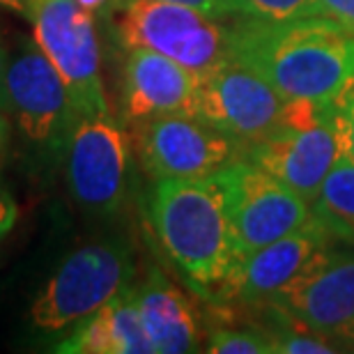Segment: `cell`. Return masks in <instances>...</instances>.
<instances>
[{
  "label": "cell",
  "instance_id": "cell-1",
  "mask_svg": "<svg viewBox=\"0 0 354 354\" xmlns=\"http://www.w3.org/2000/svg\"><path fill=\"white\" fill-rule=\"evenodd\" d=\"M230 58L263 76L286 102L329 106L354 81V32L324 14L232 17Z\"/></svg>",
  "mask_w": 354,
  "mask_h": 354
},
{
  "label": "cell",
  "instance_id": "cell-2",
  "mask_svg": "<svg viewBox=\"0 0 354 354\" xmlns=\"http://www.w3.org/2000/svg\"><path fill=\"white\" fill-rule=\"evenodd\" d=\"M145 205L154 235L182 281L203 301H218L237 256L216 182L152 180Z\"/></svg>",
  "mask_w": 354,
  "mask_h": 354
},
{
  "label": "cell",
  "instance_id": "cell-3",
  "mask_svg": "<svg viewBox=\"0 0 354 354\" xmlns=\"http://www.w3.org/2000/svg\"><path fill=\"white\" fill-rule=\"evenodd\" d=\"M106 17L124 48H152L196 74L230 60V19L166 0H113Z\"/></svg>",
  "mask_w": 354,
  "mask_h": 354
},
{
  "label": "cell",
  "instance_id": "cell-4",
  "mask_svg": "<svg viewBox=\"0 0 354 354\" xmlns=\"http://www.w3.org/2000/svg\"><path fill=\"white\" fill-rule=\"evenodd\" d=\"M133 253L124 239H102L79 246L58 265L30 306L39 334L76 327L113 297L131 286Z\"/></svg>",
  "mask_w": 354,
  "mask_h": 354
},
{
  "label": "cell",
  "instance_id": "cell-5",
  "mask_svg": "<svg viewBox=\"0 0 354 354\" xmlns=\"http://www.w3.org/2000/svg\"><path fill=\"white\" fill-rule=\"evenodd\" d=\"M5 111L39 159H65L79 113L65 81L35 39H21L5 76Z\"/></svg>",
  "mask_w": 354,
  "mask_h": 354
},
{
  "label": "cell",
  "instance_id": "cell-6",
  "mask_svg": "<svg viewBox=\"0 0 354 354\" xmlns=\"http://www.w3.org/2000/svg\"><path fill=\"white\" fill-rule=\"evenodd\" d=\"M212 180L223 196L237 265L310 218V203L244 157L223 166Z\"/></svg>",
  "mask_w": 354,
  "mask_h": 354
},
{
  "label": "cell",
  "instance_id": "cell-7",
  "mask_svg": "<svg viewBox=\"0 0 354 354\" xmlns=\"http://www.w3.org/2000/svg\"><path fill=\"white\" fill-rule=\"evenodd\" d=\"M30 24L32 39L62 76L79 118L111 115L95 17L76 0H39Z\"/></svg>",
  "mask_w": 354,
  "mask_h": 354
},
{
  "label": "cell",
  "instance_id": "cell-8",
  "mask_svg": "<svg viewBox=\"0 0 354 354\" xmlns=\"http://www.w3.org/2000/svg\"><path fill=\"white\" fill-rule=\"evenodd\" d=\"M133 140L113 115L79 118L65 150L69 194L83 209L109 216L122 207L131 173Z\"/></svg>",
  "mask_w": 354,
  "mask_h": 354
},
{
  "label": "cell",
  "instance_id": "cell-9",
  "mask_svg": "<svg viewBox=\"0 0 354 354\" xmlns=\"http://www.w3.org/2000/svg\"><path fill=\"white\" fill-rule=\"evenodd\" d=\"M286 111V99L242 62L230 58L201 74L196 115L235 140L242 154L272 136Z\"/></svg>",
  "mask_w": 354,
  "mask_h": 354
},
{
  "label": "cell",
  "instance_id": "cell-10",
  "mask_svg": "<svg viewBox=\"0 0 354 354\" xmlns=\"http://www.w3.org/2000/svg\"><path fill=\"white\" fill-rule=\"evenodd\" d=\"M131 140L152 180H205L242 157L235 140L198 115H166L133 124Z\"/></svg>",
  "mask_w": 354,
  "mask_h": 354
},
{
  "label": "cell",
  "instance_id": "cell-11",
  "mask_svg": "<svg viewBox=\"0 0 354 354\" xmlns=\"http://www.w3.org/2000/svg\"><path fill=\"white\" fill-rule=\"evenodd\" d=\"M265 304L297 327L341 345L354 324V246L336 251L329 246Z\"/></svg>",
  "mask_w": 354,
  "mask_h": 354
},
{
  "label": "cell",
  "instance_id": "cell-12",
  "mask_svg": "<svg viewBox=\"0 0 354 354\" xmlns=\"http://www.w3.org/2000/svg\"><path fill=\"white\" fill-rule=\"evenodd\" d=\"M242 157L290 187L306 203H313L324 177L341 157L334 129V104L313 122L281 124L272 136L260 140Z\"/></svg>",
  "mask_w": 354,
  "mask_h": 354
},
{
  "label": "cell",
  "instance_id": "cell-13",
  "mask_svg": "<svg viewBox=\"0 0 354 354\" xmlns=\"http://www.w3.org/2000/svg\"><path fill=\"white\" fill-rule=\"evenodd\" d=\"M201 74L152 48H127L120 81V113L127 127L166 115H196Z\"/></svg>",
  "mask_w": 354,
  "mask_h": 354
},
{
  "label": "cell",
  "instance_id": "cell-14",
  "mask_svg": "<svg viewBox=\"0 0 354 354\" xmlns=\"http://www.w3.org/2000/svg\"><path fill=\"white\" fill-rule=\"evenodd\" d=\"M329 246H334V237L310 216L301 228L246 256L230 274L221 297L214 304L242 308L265 304L288 283H292Z\"/></svg>",
  "mask_w": 354,
  "mask_h": 354
},
{
  "label": "cell",
  "instance_id": "cell-15",
  "mask_svg": "<svg viewBox=\"0 0 354 354\" xmlns=\"http://www.w3.org/2000/svg\"><path fill=\"white\" fill-rule=\"evenodd\" d=\"M133 297L154 354L196 352L201 345V324L189 297L161 269H150Z\"/></svg>",
  "mask_w": 354,
  "mask_h": 354
},
{
  "label": "cell",
  "instance_id": "cell-16",
  "mask_svg": "<svg viewBox=\"0 0 354 354\" xmlns=\"http://www.w3.org/2000/svg\"><path fill=\"white\" fill-rule=\"evenodd\" d=\"M55 350L62 354H154L140 320L133 286L76 324Z\"/></svg>",
  "mask_w": 354,
  "mask_h": 354
},
{
  "label": "cell",
  "instance_id": "cell-17",
  "mask_svg": "<svg viewBox=\"0 0 354 354\" xmlns=\"http://www.w3.org/2000/svg\"><path fill=\"white\" fill-rule=\"evenodd\" d=\"M310 216L336 242L354 246V161L341 154L317 191Z\"/></svg>",
  "mask_w": 354,
  "mask_h": 354
},
{
  "label": "cell",
  "instance_id": "cell-18",
  "mask_svg": "<svg viewBox=\"0 0 354 354\" xmlns=\"http://www.w3.org/2000/svg\"><path fill=\"white\" fill-rule=\"evenodd\" d=\"M212 310L218 313V320L209 329L205 350L214 354H274L272 341L260 322H237L230 317L228 304H207Z\"/></svg>",
  "mask_w": 354,
  "mask_h": 354
},
{
  "label": "cell",
  "instance_id": "cell-19",
  "mask_svg": "<svg viewBox=\"0 0 354 354\" xmlns=\"http://www.w3.org/2000/svg\"><path fill=\"white\" fill-rule=\"evenodd\" d=\"M237 17L286 21L301 17H317L322 7L317 0H235Z\"/></svg>",
  "mask_w": 354,
  "mask_h": 354
},
{
  "label": "cell",
  "instance_id": "cell-20",
  "mask_svg": "<svg viewBox=\"0 0 354 354\" xmlns=\"http://www.w3.org/2000/svg\"><path fill=\"white\" fill-rule=\"evenodd\" d=\"M334 129L341 145V154L354 161V81L334 102Z\"/></svg>",
  "mask_w": 354,
  "mask_h": 354
},
{
  "label": "cell",
  "instance_id": "cell-21",
  "mask_svg": "<svg viewBox=\"0 0 354 354\" xmlns=\"http://www.w3.org/2000/svg\"><path fill=\"white\" fill-rule=\"evenodd\" d=\"M166 3L194 7V10L207 14V17H212V19H232V17H237L235 0H166Z\"/></svg>",
  "mask_w": 354,
  "mask_h": 354
},
{
  "label": "cell",
  "instance_id": "cell-22",
  "mask_svg": "<svg viewBox=\"0 0 354 354\" xmlns=\"http://www.w3.org/2000/svg\"><path fill=\"white\" fill-rule=\"evenodd\" d=\"M322 14L354 32V0H317Z\"/></svg>",
  "mask_w": 354,
  "mask_h": 354
},
{
  "label": "cell",
  "instance_id": "cell-23",
  "mask_svg": "<svg viewBox=\"0 0 354 354\" xmlns=\"http://www.w3.org/2000/svg\"><path fill=\"white\" fill-rule=\"evenodd\" d=\"M17 216H19L17 201H14V196L0 184V239H5L7 232L14 228Z\"/></svg>",
  "mask_w": 354,
  "mask_h": 354
},
{
  "label": "cell",
  "instance_id": "cell-24",
  "mask_svg": "<svg viewBox=\"0 0 354 354\" xmlns=\"http://www.w3.org/2000/svg\"><path fill=\"white\" fill-rule=\"evenodd\" d=\"M37 3H39V0H0V5L7 7V10L21 14V17L28 19V21H30V17H32V12H35V7H37Z\"/></svg>",
  "mask_w": 354,
  "mask_h": 354
},
{
  "label": "cell",
  "instance_id": "cell-25",
  "mask_svg": "<svg viewBox=\"0 0 354 354\" xmlns=\"http://www.w3.org/2000/svg\"><path fill=\"white\" fill-rule=\"evenodd\" d=\"M7 65H10V55H7L3 39H0V106H3V109H5V76H7Z\"/></svg>",
  "mask_w": 354,
  "mask_h": 354
},
{
  "label": "cell",
  "instance_id": "cell-26",
  "mask_svg": "<svg viewBox=\"0 0 354 354\" xmlns=\"http://www.w3.org/2000/svg\"><path fill=\"white\" fill-rule=\"evenodd\" d=\"M76 3H79L83 10H88L92 17H95V14H106V10L111 7L113 0H76Z\"/></svg>",
  "mask_w": 354,
  "mask_h": 354
},
{
  "label": "cell",
  "instance_id": "cell-27",
  "mask_svg": "<svg viewBox=\"0 0 354 354\" xmlns=\"http://www.w3.org/2000/svg\"><path fill=\"white\" fill-rule=\"evenodd\" d=\"M7 140H10V120H7V111L0 106V152L5 150Z\"/></svg>",
  "mask_w": 354,
  "mask_h": 354
},
{
  "label": "cell",
  "instance_id": "cell-28",
  "mask_svg": "<svg viewBox=\"0 0 354 354\" xmlns=\"http://www.w3.org/2000/svg\"><path fill=\"white\" fill-rule=\"evenodd\" d=\"M341 345H348V350H354V324H352L348 331H345V336L341 338Z\"/></svg>",
  "mask_w": 354,
  "mask_h": 354
}]
</instances>
